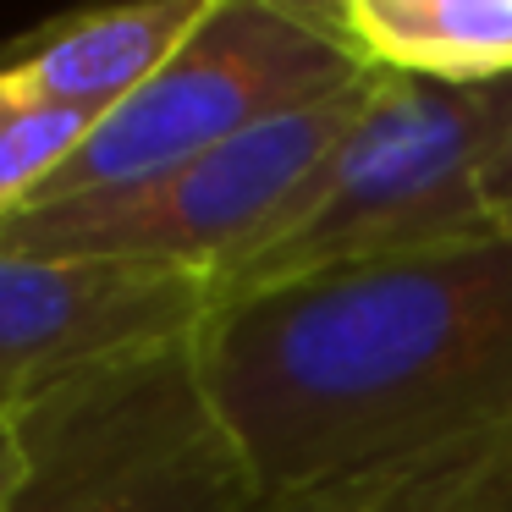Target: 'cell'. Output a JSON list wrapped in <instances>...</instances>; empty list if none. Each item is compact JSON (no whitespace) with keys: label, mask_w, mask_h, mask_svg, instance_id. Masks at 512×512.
Listing matches in <instances>:
<instances>
[{"label":"cell","mask_w":512,"mask_h":512,"mask_svg":"<svg viewBox=\"0 0 512 512\" xmlns=\"http://www.w3.org/2000/svg\"><path fill=\"white\" fill-rule=\"evenodd\" d=\"M193 347L259 507L512 430V237L248 292Z\"/></svg>","instance_id":"6da1fadb"},{"label":"cell","mask_w":512,"mask_h":512,"mask_svg":"<svg viewBox=\"0 0 512 512\" xmlns=\"http://www.w3.org/2000/svg\"><path fill=\"white\" fill-rule=\"evenodd\" d=\"M507 122L512 78L424 83L380 72L369 111L331 149L309 199L259 254L210 281V309L314 270L490 237L474 177Z\"/></svg>","instance_id":"7a4b0ae2"},{"label":"cell","mask_w":512,"mask_h":512,"mask_svg":"<svg viewBox=\"0 0 512 512\" xmlns=\"http://www.w3.org/2000/svg\"><path fill=\"white\" fill-rule=\"evenodd\" d=\"M6 413L23 474L0 512H259L193 336L67 375Z\"/></svg>","instance_id":"3957f363"},{"label":"cell","mask_w":512,"mask_h":512,"mask_svg":"<svg viewBox=\"0 0 512 512\" xmlns=\"http://www.w3.org/2000/svg\"><path fill=\"white\" fill-rule=\"evenodd\" d=\"M375 89L380 72H364L347 89L276 116L166 177L0 215V254L138 259L221 281L292 221Z\"/></svg>","instance_id":"277c9868"},{"label":"cell","mask_w":512,"mask_h":512,"mask_svg":"<svg viewBox=\"0 0 512 512\" xmlns=\"http://www.w3.org/2000/svg\"><path fill=\"white\" fill-rule=\"evenodd\" d=\"M364 61L303 0H215L182 50L83 133L56 177L23 204L138 188L188 166L287 111L325 100L364 78Z\"/></svg>","instance_id":"5b68a950"},{"label":"cell","mask_w":512,"mask_h":512,"mask_svg":"<svg viewBox=\"0 0 512 512\" xmlns=\"http://www.w3.org/2000/svg\"><path fill=\"white\" fill-rule=\"evenodd\" d=\"M210 320V281L138 259L0 254V408L111 358L188 342Z\"/></svg>","instance_id":"8992f818"},{"label":"cell","mask_w":512,"mask_h":512,"mask_svg":"<svg viewBox=\"0 0 512 512\" xmlns=\"http://www.w3.org/2000/svg\"><path fill=\"white\" fill-rule=\"evenodd\" d=\"M210 6L215 0H144L61 17L0 50V83L39 105L100 122L177 56Z\"/></svg>","instance_id":"52a82bcc"},{"label":"cell","mask_w":512,"mask_h":512,"mask_svg":"<svg viewBox=\"0 0 512 512\" xmlns=\"http://www.w3.org/2000/svg\"><path fill=\"white\" fill-rule=\"evenodd\" d=\"M364 67L424 83L512 78V0H320Z\"/></svg>","instance_id":"ba28073f"},{"label":"cell","mask_w":512,"mask_h":512,"mask_svg":"<svg viewBox=\"0 0 512 512\" xmlns=\"http://www.w3.org/2000/svg\"><path fill=\"white\" fill-rule=\"evenodd\" d=\"M259 512H512V430L265 501Z\"/></svg>","instance_id":"9c48e42d"},{"label":"cell","mask_w":512,"mask_h":512,"mask_svg":"<svg viewBox=\"0 0 512 512\" xmlns=\"http://www.w3.org/2000/svg\"><path fill=\"white\" fill-rule=\"evenodd\" d=\"M89 127H94L89 116L39 105V100H28V94L0 83V215L23 210L56 177L61 160L83 144Z\"/></svg>","instance_id":"30bf717a"},{"label":"cell","mask_w":512,"mask_h":512,"mask_svg":"<svg viewBox=\"0 0 512 512\" xmlns=\"http://www.w3.org/2000/svg\"><path fill=\"white\" fill-rule=\"evenodd\" d=\"M479 210H485V226L501 237H512V122L496 133V144L485 149V160H479Z\"/></svg>","instance_id":"8fae6325"},{"label":"cell","mask_w":512,"mask_h":512,"mask_svg":"<svg viewBox=\"0 0 512 512\" xmlns=\"http://www.w3.org/2000/svg\"><path fill=\"white\" fill-rule=\"evenodd\" d=\"M17 474H23V452H17V435H12V413L0 408V501L17 485Z\"/></svg>","instance_id":"7c38bea8"}]
</instances>
